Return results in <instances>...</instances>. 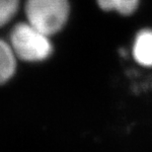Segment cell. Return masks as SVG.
I'll return each mask as SVG.
<instances>
[{
	"instance_id": "7a4b0ae2",
	"label": "cell",
	"mask_w": 152,
	"mask_h": 152,
	"mask_svg": "<svg viewBox=\"0 0 152 152\" xmlns=\"http://www.w3.org/2000/svg\"><path fill=\"white\" fill-rule=\"evenodd\" d=\"M27 22L51 37L60 32L70 16L69 0H26Z\"/></svg>"
},
{
	"instance_id": "8992f818",
	"label": "cell",
	"mask_w": 152,
	"mask_h": 152,
	"mask_svg": "<svg viewBox=\"0 0 152 152\" xmlns=\"http://www.w3.org/2000/svg\"><path fill=\"white\" fill-rule=\"evenodd\" d=\"M21 0H0V28L8 23L17 14Z\"/></svg>"
},
{
	"instance_id": "6da1fadb",
	"label": "cell",
	"mask_w": 152,
	"mask_h": 152,
	"mask_svg": "<svg viewBox=\"0 0 152 152\" xmlns=\"http://www.w3.org/2000/svg\"><path fill=\"white\" fill-rule=\"evenodd\" d=\"M50 38L29 22H21L12 29L9 44L17 58L28 62H39L48 59L53 53Z\"/></svg>"
},
{
	"instance_id": "3957f363",
	"label": "cell",
	"mask_w": 152,
	"mask_h": 152,
	"mask_svg": "<svg viewBox=\"0 0 152 152\" xmlns=\"http://www.w3.org/2000/svg\"><path fill=\"white\" fill-rule=\"evenodd\" d=\"M132 54L135 61L140 65L152 67V29H142L136 34Z\"/></svg>"
},
{
	"instance_id": "5b68a950",
	"label": "cell",
	"mask_w": 152,
	"mask_h": 152,
	"mask_svg": "<svg viewBox=\"0 0 152 152\" xmlns=\"http://www.w3.org/2000/svg\"><path fill=\"white\" fill-rule=\"evenodd\" d=\"M99 8L106 12H117L123 16H130L137 10L140 0H96Z\"/></svg>"
},
{
	"instance_id": "277c9868",
	"label": "cell",
	"mask_w": 152,
	"mask_h": 152,
	"mask_svg": "<svg viewBox=\"0 0 152 152\" xmlns=\"http://www.w3.org/2000/svg\"><path fill=\"white\" fill-rule=\"evenodd\" d=\"M16 59L17 56L10 44L0 39V84L7 82L14 75Z\"/></svg>"
}]
</instances>
